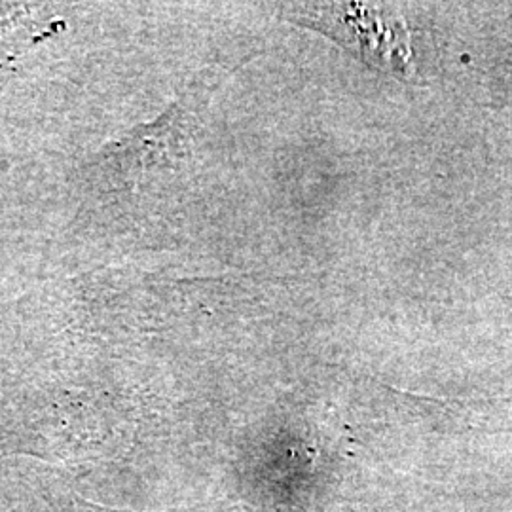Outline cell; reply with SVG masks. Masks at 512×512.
<instances>
[{
	"label": "cell",
	"mask_w": 512,
	"mask_h": 512,
	"mask_svg": "<svg viewBox=\"0 0 512 512\" xmlns=\"http://www.w3.org/2000/svg\"><path fill=\"white\" fill-rule=\"evenodd\" d=\"M344 44L370 67L412 80L416 74L410 31L403 16L385 4H293L283 12Z\"/></svg>",
	"instance_id": "1"
},
{
	"label": "cell",
	"mask_w": 512,
	"mask_h": 512,
	"mask_svg": "<svg viewBox=\"0 0 512 512\" xmlns=\"http://www.w3.org/2000/svg\"><path fill=\"white\" fill-rule=\"evenodd\" d=\"M44 494H46V499L52 505L54 512H128L97 505V503L84 499L82 495H78L73 490H69V488H65L57 482H52V480L44 482Z\"/></svg>",
	"instance_id": "2"
}]
</instances>
